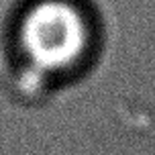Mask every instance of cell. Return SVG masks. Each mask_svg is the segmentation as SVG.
Listing matches in <instances>:
<instances>
[{"mask_svg":"<svg viewBox=\"0 0 155 155\" xmlns=\"http://www.w3.org/2000/svg\"><path fill=\"white\" fill-rule=\"evenodd\" d=\"M18 37L27 57L37 68L61 71L84 55L88 27L71 2L41 0L23 16Z\"/></svg>","mask_w":155,"mask_h":155,"instance_id":"6da1fadb","label":"cell"}]
</instances>
